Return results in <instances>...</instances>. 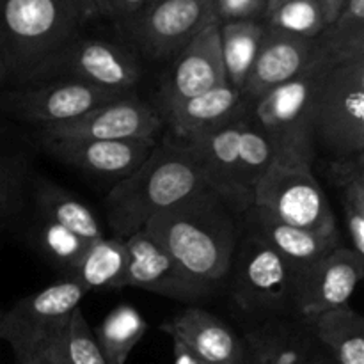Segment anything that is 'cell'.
Returning a JSON list of instances; mask_svg holds the SVG:
<instances>
[{"label": "cell", "instance_id": "obj_1", "mask_svg": "<svg viewBox=\"0 0 364 364\" xmlns=\"http://www.w3.org/2000/svg\"><path fill=\"white\" fill-rule=\"evenodd\" d=\"M245 212L223 194L205 187L156 213L144 230L188 276L217 290L230 276L244 233Z\"/></svg>", "mask_w": 364, "mask_h": 364}, {"label": "cell", "instance_id": "obj_2", "mask_svg": "<svg viewBox=\"0 0 364 364\" xmlns=\"http://www.w3.org/2000/svg\"><path fill=\"white\" fill-rule=\"evenodd\" d=\"M205 187L198 162L185 142L173 135L162 144L156 142L148 159L107 194L105 212L114 238L124 242L144 230L156 213Z\"/></svg>", "mask_w": 364, "mask_h": 364}, {"label": "cell", "instance_id": "obj_3", "mask_svg": "<svg viewBox=\"0 0 364 364\" xmlns=\"http://www.w3.org/2000/svg\"><path fill=\"white\" fill-rule=\"evenodd\" d=\"M73 0H0V63L6 85L38 80L84 25Z\"/></svg>", "mask_w": 364, "mask_h": 364}, {"label": "cell", "instance_id": "obj_4", "mask_svg": "<svg viewBox=\"0 0 364 364\" xmlns=\"http://www.w3.org/2000/svg\"><path fill=\"white\" fill-rule=\"evenodd\" d=\"M329 60H316L294 80L272 89L252 102L249 110L276 149V159L291 160L313 167L316 160L313 139L315 102L327 71Z\"/></svg>", "mask_w": 364, "mask_h": 364}, {"label": "cell", "instance_id": "obj_5", "mask_svg": "<svg viewBox=\"0 0 364 364\" xmlns=\"http://www.w3.org/2000/svg\"><path fill=\"white\" fill-rule=\"evenodd\" d=\"M316 156L345 162L364 156V59L334 64L315 102Z\"/></svg>", "mask_w": 364, "mask_h": 364}, {"label": "cell", "instance_id": "obj_6", "mask_svg": "<svg viewBox=\"0 0 364 364\" xmlns=\"http://www.w3.org/2000/svg\"><path fill=\"white\" fill-rule=\"evenodd\" d=\"M85 295L77 281L66 277L20 299L9 311H2L0 340L9 343L18 361L45 355L66 334Z\"/></svg>", "mask_w": 364, "mask_h": 364}, {"label": "cell", "instance_id": "obj_7", "mask_svg": "<svg viewBox=\"0 0 364 364\" xmlns=\"http://www.w3.org/2000/svg\"><path fill=\"white\" fill-rule=\"evenodd\" d=\"M252 206L276 219L313 233L340 235L336 215L327 194L313 174V167L274 159L252 191Z\"/></svg>", "mask_w": 364, "mask_h": 364}, {"label": "cell", "instance_id": "obj_8", "mask_svg": "<svg viewBox=\"0 0 364 364\" xmlns=\"http://www.w3.org/2000/svg\"><path fill=\"white\" fill-rule=\"evenodd\" d=\"M230 276L231 297L245 313L270 316L294 313L297 270L258 238L242 233Z\"/></svg>", "mask_w": 364, "mask_h": 364}, {"label": "cell", "instance_id": "obj_9", "mask_svg": "<svg viewBox=\"0 0 364 364\" xmlns=\"http://www.w3.org/2000/svg\"><path fill=\"white\" fill-rule=\"evenodd\" d=\"M212 23H219L213 0H153L119 31L142 55L166 60Z\"/></svg>", "mask_w": 364, "mask_h": 364}, {"label": "cell", "instance_id": "obj_10", "mask_svg": "<svg viewBox=\"0 0 364 364\" xmlns=\"http://www.w3.org/2000/svg\"><path fill=\"white\" fill-rule=\"evenodd\" d=\"M55 78H71L124 96L134 95V87L141 80V66L124 46L80 36L41 71L36 82Z\"/></svg>", "mask_w": 364, "mask_h": 364}, {"label": "cell", "instance_id": "obj_11", "mask_svg": "<svg viewBox=\"0 0 364 364\" xmlns=\"http://www.w3.org/2000/svg\"><path fill=\"white\" fill-rule=\"evenodd\" d=\"M117 98L123 96L71 78H55L16 85L0 96V105L18 119L48 128L78 119L89 110Z\"/></svg>", "mask_w": 364, "mask_h": 364}, {"label": "cell", "instance_id": "obj_12", "mask_svg": "<svg viewBox=\"0 0 364 364\" xmlns=\"http://www.w3.org/2000/svg\"><path fill=\"white\" fill-rule=\"evenodd\" d=\"M364 276V256L340 245L329 255L299 270L295 277L294 313L301 320L315 318L348 304Z\"/></svg>", "mask_w": 364, "mask_h": 364}, {"label": "cell", "instance_id": "obj_13", "mask_svg": "<svg viewBox=\"0 0 364 364\" xmlns=\"http://www.w3.org/2000/svg\"><path fill=\"white\" fill-rule=\"evenodd\" d=\"M124 245L128 251L124 288H139L185 304L206 301L215 294V288L188 276L146 230L128 237Z\"/></svg>", "mask_w": 364, "mask_h": 364}, {"label": "cell", "instance_id": "obj_14", "mask_svg": "<svg viewBox=\"0 0 364 364\" xmlns=\"http://www.w3.org/2000/svg\"><path fill=\"white\" fill-rule=\"evenodd\" d=\"M162 127L164 117L159 109L128 95L103 103L70 123L41 128L39 139L141 141L155 139Z\"/></svg>", "mask_w": 364, "mask_h": 364}, {"label": "cell", "instance_id": "obj_15", "mask_svg": "<svg viewBox=\"0 0 364 364\" xmlns=\"http://www.w3.org/2000/svg\"><path fill=\"white\" fill-rule=\"evenodd\" d=\"M228 84L220 52L219 23H212L188 41L169 68L160 87V112L176 107L194 96Z\"/></svg>", "mask_w": 364, "mask_h": 364}, {"label": "cell", "instance_id": "obj_16", "mask_svg": "<svg viewBox=\"0 0 364 364\" xmlns=\"http://www.w3.org/2000/svg\"><path fill=\"white\" fill-rule=\"evenodd\" d=\"M316 60H326L320 53L316 38H301L265 23V32L242 96L251 105L269 91L304 73Z\"/></svg>", "mask_w": 364, "mask_h": 364}, {"label": "cell", "instance_id": "obj_17", "mask_svg": "<svg viewBox=\"0 0 364 364\" xmlns=\"http://www.w3.org/2000/svg\"><path fill=\"white\" fill-rule=\"evenodd\" d=\"M50 156L71 167L116 178L134 173L156 146V139L141 141H95V139H39Z\"/></svg>", "mask_w": 364, "mask_h": 364}, {"label": "cell", "instance_id": "obj_18", "mask_svg": "<svg viewBox=\"0 0 364 364\" xmlns=\"http://www.w3.org/2000/svg\"><path fill=\"white\" fill-rule=\"evenodd\" d=\"M203 364H245L244 340L206 309L188 306L160 326Z\"/></svg>", "mask_w": 364, "mask_h": 364}, {"label": "cell", "instance_id": "obj_19", "mask_svg": "<svg viewBox=\"0 0 364 364\" xmlns=\"http://www.w3.org/2000/svg\"><path fill=\"white\" fill-rule=\"evenodd\" d=\"M249 110V109H247ZM242 114L238 119L203 134L185 142L198 162L206 187L219 192L240 208L249 210L252 198L242 183L240 162H238V139H240Z\"/></svg>", "mask_w": 364, "mask_h": 364}, {"label": "cell", "instance_id": "obj_20", "mask_svg": "<svg viewBox=\"0 0 364 364\" xmlns=\"http://www.w3.org/2000/svg\"><path fill=\"white\" fill-rule=\"evenodd\" d=\"M244 233L269 245L297 272L343 245L341 233L326 237L302 228L290 226L258 206H251L245 212Z\"/></svg>", "mask_w": 364, "mask_h": 364}, {"label": "cell", "instance_id": "obj_21", "mask_svg": "<svg viewBox=\"0 0 364 364\" xmlns=\"http://www.w3.org/2000/svg\"><path fill=\"white\" fill-rule=\"evenodd\" d=\"M247 109L249 103L242 92L230 84H224L160 114L164 123L169 124L171 135L178 141L188 142L238 119Z\"/></svg>", "mask_w": 364, "mask_h": 364}, {"label": "cell", "instance_id": "obj_22", "mask_svg": "<svg viewBox=\"0 0 364 364\" xmlns=\"http://www.w3.org/2000/svg\"><path fill=\"white\" fill-rule=\"evenodd\" d=\"M242 340L245 364H309V355L316 345L304 320L294 323L279 316L252 323Z\"/></svg>", "mask_w": 364, "mask_h": 364}, {"label": "cell", "instance_id": "obj_23", "mask_svg": "<svg viewBox=\"0 0 364 364\" xmlns=\"http://www.w3.org/2000/svg\"><path fill=\"white\" fill-rule=\"evenodd\" d=\"M315 343L336 364H364V318L350 304L308 320Z\"/></svg>", "mask_w": 364, "mask_h": 364}, {"label": "cell", "instance_id": "obj_24", "mask_svg": "<svg viewBox=\"0 0 364 364\" xmlns=\"http://www.w3.org/2000/svg\"><path fill=\"white\" fill-rule=\"evenodd\" d=\"M128 270L127 245L119 238H100L91 242L77 265L70 270L71 279L77 281L85 291L121 290Z\"/></svg>", "mask_w": 364, "mask_h": 364}, {"label": "cell", "instance_id": "obj_25", "mask_svg": "<svg viewBox=\"0 0 364 364\" xmlns=\"http://www.w3.org/2000/svg\"><path fill=\"white\" fill-rule=\"evenodd\" d=\"M34 203L39 220L57 224V226L80 237L87 244L103 238L102 226L95 213L80 199H77L64 188L50 183V181H41L36 187Z\"/></svg>", "mask_w": 364, "mask_h": 364}, {"label": "cell", "instance_id": "obj_26", "mask_svg": "<svg viewBox=\"0 0 364 364\" xmlns=\"http://www.w3.org/2000/svg\"><path fill=\"white\" fill-rule=\"evenodd\" d=\"M265 32L263 20H235L219 23L220 52L228 84L242 92L255 64Z\"/></svg>", "mask_w": 364, "mask_h": 364}, {"label": "cell", "instance_id": "obj_27", "mask_svg": "<svg viewBox=\"0 0 364 364\" xmlns=\"http://www.w3.org/2000/svg\"><path fill=\"white\" fill-rule=\"evenodd\" d=\"M316 41L323 59L333 64L364 59V0H345Z\"/></svg>", "mask_w": 364, "mask_h": 364}, {"label": "cell", "instance_id": "obj_28", "mask_svg": "<svg viewBox=\"0 0 364 364\" xmlns=\"http://www.w3.org/2000/svg\"><path fill=\"white\" fill-rule=\"evenodd\" d=\"M327 174L340 188L350 249L364 256V156L345 162H327Z\"/></svg>", "mask_w": 364, "mask_h": 364}, {"label": "cell", "instance_id": "obj_29", "mask_svg": "<svg viewBox=\"0 0 364 364\" xmlns=\"http://www.w3.org/2000/svg\"><path fill=\"white\" fill-rule=\"evenodd\" d=\"M148 331L144 316L130 304H119L103 318L96 343L109 364H124Z\"/></svg>", "mask_w": 364, "mask_h": 364}, {"label": "cell", "instance_id": "obj_30", "mask_svg": "<svg viewBox=\"0 0 364 364\" xmlns=\"http://www.w3.org/2000/svg\"><path fill=\"white\" fill-rule=\"evenodd\" d=\"M276 159V149L265 132L252 119L251 112H245L240 124L238 139V162H240L242 183L252 198L255 185L265 174Z\"/></svg>", "mask_w": 364, "mask_h": 364}, {"label": "cell", "instance_id": "obj_31", "mask_svg": "<svg viewBox=\"0 0 364 364\" xmlns=\"http://www.w3.org/2000/svg\"><path fill=\"white\" fill-rule=\"evenodd\" d=\"M269 27L301 38H316L327 27L326 14L318 0H284L263 18Z\"/></svg>", "mask_w": 364, "mask_h": 364}, {"label": "cell", "instance_id": "obj_32", "mask_svg": "<svg viewBox=\"0 0 364 364\" xmlns=\"http://www.w3.org/2000/svg\"><path fill=\"white\" fill-rule=\"evenodd\" d=\"M38 238L46 255L52 256V259H55L57 263H60L68 270L77 265V262L89 245L87 242L82 240L80 237L73 235L71 231L64 230L57 224L45 223V220H39Z\"/></svg>", "mask_w": 364, "mask_h": 364}, {"label": "cell", "instance_id": "obj_33", "mask_svg": "<svg viewBox=\"0 0 364 364\" xmlns=\"http://www.w3.org/2000/svg\"><path fill=\"white\" fill-rule=\"evenodd\" d=\"M64 352L70 364H109L100 350L80 308L73 313L64 334Z\"/></svg>", "mask_w": 364, "mask_h": 364}, {"label": "cell", "instance_id": "obj_34", "mask_svg": "<svg viewBox=\"0 0 364 364\" xmlns=\"http://www.w3.org/2000/svg\"><path fill=\"white\" fill-rule=\"evenodd\" d=\"M217 21L263 20L265 4L262 0H213Z\"/></svg>", "mask_w": 364, "mask_h": 364}, {"label": "cell", "instance_id": "obj_35", "mask_svg": "<svg viewBox=\"0 0 364 364\" xmlns=\"http://www.w3.org/2000/svg\"><path fill=\"white\" fill-rule=\"evenodd\" d=\"M18 188V169L14 166L13 159L6 155L2 144V135H0V213L6 219L11 213L16 199Z\"/></svg>", "mask_w": 364, "mask_h": 364}, {"label": "cell", "instance_id": "obj_36", "mask_svg": "<svg viewBox=\"0 0 364 364\" xmlns=\"http://www.w3.org/2000/svg\"><path fill=\"white\" fill-rule=\"evenodd\" d=\"M151 2L153 0H109L107 18H110L117 27H123L137 14H141Z\"/></svg>", "mask_w": 364, "mask_h": 364}, {"label": "cell", "instance_id": "obj_37", "mask_svg": "<svg viewBox=\"0 0 364 364\" xmlns=\"http://www.w3.org/2000/svg\"><path fill=\"white\" fill-rule=\"evenodd\" d=\"M64 336L60 338L57 343H53L52 347L46 350V361H48V364H70V361H68L66 358V352H64Z\"/></svg>", "mask_w": 364, "mask_h": 364}, {"label": "cell", "instance_id": "obj_38", "mask_svg": "<svg viewBox=\"0 0 364 364\" xmlns=\"http://www.w3.org/2000/svg\"><path fill=\"white\" fill-rule=\"evenodd\" d=\"M173 343H174V364H203L194 354H192V352H188L183 345L176 343V341H173Z\"/></svg>", "mask_w": 364, "mask_h": 364}, {"label": "cell", "instance_id": "obj_39", "mask_svg": "<svg viewBox=\"0 0 364 364\" xmlns=\"http://www.w3.org/2000/svg\"><path fill=\"white\" fill-rule=\"evenodd\" d=\"M318 2H320V6H322L323 14H326L327 25H329L331 21L338 16L340 9L343 7L345 0H318Z\"/></svg>", "mask_w": 364, "mask_h": 364}, {"label": "cell", "instance_id": "obj_40", "mask_svg": "<svg viewBox=\"0 0 364 364\" xmlns=\"http://www.w3.org/2000/svg\"><path fill=\"white\" fill-rule=\"evenodd\" d=\"M75 4H77L78 11H80L82 18H84V21L87 23V21H91L92 18L98 16V9H96V4L95 0H73Z\"/></svg>", "mask_w": 364, "mask_h": 364}, {"label": "cell", "instance_id": "obj_41", "mask_svg": "<svg viewBox=\"0 0 364 364\" xmlns=\"http://www.w3.org/2000/svg\"><path fill=\"white\" fill-rule=\"evenodd\" d=\"M309 364H336L318 345H315V348L311 350V355H309Z\"/></svg>", "mask_w": 364, "mask_h": 364}, {"label": "cell", "instance_id": "obj_42", "mask_svg": "<svg viewBox=\"0 0 364 364\" xmlns=\"http://www.w3.org/2000/svg\"><path fill=\"white\" fill-rule=\"evenodd\" d=\"M96 9H98V16H107V6H109V0H95Z\"/></svg>", "mask_w": 364, "mask_h": 364}, {"label": "cell", "instance_id": "obj_43", "mask_svg": "<svg viewBox=\"0 0 364 364\" xmlns=\"http://www.w3.org/2000/svg\"><path fill=\"white\" fill-rule=\"evenodd\" d=\"M281 2H284V0H269V2H267V7H265V13H267V11L274 9L276 6H279Z\"/></svg>", "mask_w": 364, "mask_h": 364}, {"label": "cell", "instance_id": "obj_44", "mask_svg": "<svg viewBox=\"0 0 364 364\" xmlns=\"http://www.w3.org/2000/svg\"><path fill=\"white\" fill-rule=\"evenodd\" d=\"M0 85H6V75H4L2 63H0Z\"/></svg>", "mask_w": 364, "mask_h": 364}, {"label": "cell", "instance_id": "obj_45", "mask_svg": "<svg viewBox=\"0 0 364 364\" xmlns=\"http://www.w3.org/2000/svg\"><path fill=\"white\" fill-rule=\"evenodd\" d=\"M2 220H4V217H2V213H0V226H2Z\"/></svg>", "mask_w": 364, "mask_h": 364}, {"label": "cell", "instance_id": "obj_46", "mask_svg": "<svg viewBox=\"0 0 364 364\" xmlns=\"http://www.w3.org/2000/svg\"><path fill=\"white\" fill-rule=\"evenodd\" d=\"M262 2H263V4H265V7H267V2H269V0H262Z\"/></svg>", "mask_w": 364, "mask_h": 364}, {"label": "cell", "instance_id": "obj_47", "mask_svg": "<svg viewBox=\"0 0 364 364\" xmlns=\"http://www.w3.org/2000/svg\"><path fill=\"white\" fill-rule=\"evenodd\" d=\"M0 318H2V309H0Z\"/></svg>", "mask_w": 364, "mask_h": 364}]
</instances>
